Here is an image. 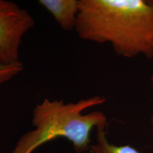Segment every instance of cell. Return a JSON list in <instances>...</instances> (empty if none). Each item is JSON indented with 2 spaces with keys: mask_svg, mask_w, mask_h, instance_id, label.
Masks as SVG:
<instances>
[{
  "mask_svg": "<svg viewBox=\"0 0 153 153\" xmlns=\"http://www.w3.org/2000/svg\"><path fill=\"white\" fill-rule=\"evenodd\" d=\"M84 41L108 43L116 54L153 57V0H79L75 26Z\"/></svg>",
  "mask_w": 153,
  "mask_h": 153,
  "instance_id": "obj_1",
  "label": "cell"
},
{
  "mask_svg": "<svg viewBox=\"0 0 153 153\" xmlns=\"http://www.w3.org/2000/svg\"><path fill=\"white\" fill-rule=\"evenodd\" d=\"M106 99L100 96L65 103L62 99H44L33 110L34 128L23 135L12 153H33L45 143L63 137L72 144L76 152L90 149V135L94 128L107 125V118L101 111L83 114L82 111L103 104Z\"/></svg>",
  "mask_w": 153,
  "mask_h": 153,
  "instance_id": "obj_2",
  "label": "cell"
},
{
  "mask_svg": "<svg viewBox=\"0 0 153 153\" xmlns=\"http://www.w3.org/2000/svg\"><path fill=\"white\" fill-rule=\"evenodd\" d=\"M34 25L29 12L13 1L0 0V64L20 62L22 39Z\"/></svg>",
  "mask_w": 153,
  "mask_h": 153,
  "instance_id": "obj_3",
  "label": "cell"
},
{
  "mask_svg": "<svg viewBox=\"0 0 153 153\" xmlns=\"http://www.w3.org/2000/svg\"><path fill=\"white\" fill-rule=\"evenodd\" d=\"M38 4L52 15L63 30L75 29L79 0H39Z\"/></svg>",
  "mask_w": 153,
  "mask_h": 153,
  "instance_id": "obj_4",
  "label": "cell"
},
{
  "mask_svg": "<svg viewBox=\"0 0 153 153\" xmlns=\"http://www.w3.org/2000/svg\"><path fill=\"white\" fill-rule=\"evenodd\" d=\"M106 125L97 128V141L91 145V153H140L137 149L130 145H116L111 143L106 136Z\"/></svg>",
  "mask_w": 153,
  "mask_h": 153,
  "instance_id": "obj_5",
  "label": "cell"
},
{
  "mask_svg": "<svg viewBox=\"0 0 153 153\" xmlns=\"http://www.w3.org/2000/svg\"><path fill=\"white\" fill-rule=\"evenodd\" d=\"M24 65L21 62L11 65L0 64V85H3L22 72Z\"/></svg>",
  "mask_w": 153,
  "mask_h": 153,
  "instance_id": "obj_6",
  "label": "cell"
},
{
  "mask_svg": "<svg viewBox=\"0 0 153 153\" xmlns=\"http://www.w3.org/2000/svg\"><path fill=\"white\" fill-rule=\"evenodd\" d=\"M151 126H152V137H153V111H152V116H151Z\"/></svg>",
  "mask_w": 153,
  "mask_h": 153,
  "instance_id": "obj_7",
  "label": "cell"
},
{
  "mask_svg": "<svg viewBox=\"0 0 153 153\" xmlns=\"http://www.w3.org/2000/svg\"><path fill=\"white\" fill-rule=\"evenodd\" d=\"M151 84H152V86L153 88V72H152V75H151Z\"/></svg>",
  "mask_w": 153,
  "mask_h": 153,
  "instance_id": "obj_8",
  "label": "cell"
},
{
  "mask_svg": "<svg viewBox=\"0 0 153 153\" xmlns=\"http://www.w3.org/2000/svg\"><path fill=\"white\" fill-rule=\"evenodd\" d=\"M152 48H153V41H152Z\"/></svg>",
  "mask_w": 153,
  "mask_h": 153,
  "instance_id": "obj_9",
  "label": "cell"
}]
</instances>
